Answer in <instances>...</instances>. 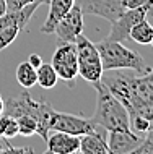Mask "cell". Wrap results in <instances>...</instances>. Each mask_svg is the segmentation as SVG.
Here are the masks:
<instances>
[{"instance_id":"1","label":"cell","mask_w":153,"mask_h":154,"mask_svg":"<svg viewBox=\"0 0 153 154\" xmlns=\"http://www.w3.org/2000/svg\"><path fill=\"white\" fill-rule=\"evenodd\" d=\"M114 75L101 76L103 85L119 99L129 112V119L140 117L153 130V68L142 76L126 75L114 70Z\"/></svg>"},{"instance_id":"2","label":"cell","mask_w":153,"mask_h":154,"mask_svg":"<svg viewBox=\"0 0 153 154\" xmlns=\"http://www.w3.org/2000/svg\"><path fill=\"white\" fill-rule=\"evenodd\" d=\"M96 89V109L91 117V122L96 127H101L104 130H130V119L129 112L124 107V104L119 101L109 89L103 85V81L94 83Z\"/></svg>"},{"instance_id":"3","label":"cell","mask_w":153,"mask_h":154,"mask_svg":"<svg viewBox=\"0 0 153 154\" xmlns=\"http://www.w3.org/2000/svg\"><path fill=\"white\" fill-rule=\"evenodd\" d=\"M54 107L51 104H47L44 99H34L31 97L30 91L24 89L20 96L16 97H10L5 101V109L3 114L10 115V117H20V115H31L38 122V131L36 135H39L44 141L47 140L49 133H51V119L54 114Z\"/></svg>"},{"instance_id":"4","label":"cell","mask_w":153,"mask_h":154,"mask_svg":"<svg viewBox=\"0 0 153 154\" xmlns=\"http://www.w3.org/2000/svg\"><path fill=\"white\" fill-rule=\"evenodd\" d=\"M98 52L101 57V63L104 72H114V70H134L139 73H147L150 66L145 63L143 57L139 52L126 47L124 42L119 41L104 39L96 44Z\"/></svg>"},{"instance_id":"5","label":"cell","mask_w":153,"mask_h":154,"mask_svg":"<svg viewBox=\"0 0 153 154\" xmlns=\"http://www.w3.org/2000/svg\"><path fill=\"white\" fill-rule=\"evenodd\" d=\"M75 45H77V60H78V76H81L85 81L91 83V85L101 81L104 70H103L101 57L96 44L91 42L88 37H85L83 32H81L75 39Z\"/></svg>"},{"instance_id":"6","label":"cell","mask_w":153,"mask_h":154,"mask_svg":"<svg viewBox=\"0 0 153 154\" xmlns=\"http://www.w3.org/2000/svg\"><path fill=\"white\" fill-rule=\"evenodd\" d=\"M153 7V0H148L145 5H140L137 8H129V10H124L119 18L113 21L111 24V31L107 34L106 39L109 41H119V42H124V41L129 39L130 29L135 26L139 21H142L143 18H147V15L150 13Z\"/></svg>"},{"instance_id":"7","label":"cell","mask_w":153,"mask_h":154,"mask_svg":"<svg viewBox=\"0 0 153 154\" xmlns=\"http://www.w3.org/2000/svg\"><path fill=\"white\" fill-rule=\"evenodd\" d=\"M51 65L64 81H73L78 76V60L75 42H59L52 54Z\"/></svg>"},{"instance_id":"8","label":"cell","mask_w":153,"mask_h":154,"mask_svg":"<svg viewBox=\"0 0 153 154\" xmlns=\"http://www.w3.org/2000/svg\"><path fill=\"white\" fill-rule=\"evenodd\" d=\"M96 125L91 122V119H85L80 115L73 114H65V112H57L54 110L52 119H51V130L52 131H65L70 135H86V133L96 130Z\"/></svg>"},{"instance_id":"9","label":"cell","mask_w":153,"mask_h":154,"mask_svg":"<svg viewBox=\"0 0 153 154\" xmlns=\"http://www.w3.org/2000/svg\"><path fill=\"white\" fill-rule=\"evenodd\" d=\"M83 11L80 7L73 5L62 18L57 21L52 32H56L59 42H75V39L83 32Z\"/></svg>"},{"instance_id":"10","label":"cell","mask_w":153,"mask_h":154,"mask_svg":"<svg viewBox=\"0 0 153 154\" xmlns=\"http://www.w3.org/2000/svg\"><path fill=\"white\" fill-rule=\"evenodd\" d=\"M83 15H96L107 20L109 23L116 21L124 11L121 0H75Z\"/></svg>"},{"instance_id":"11","label":"cell","mask_w":153,"mask_h":154,"mask_svg":"<svg viewBox=\"0 0 153 154\" xmlns=\"http://www.w3.org/2000/svg\"><path fill=\"white\" fill-rule=\"evenodd\" d=\"M142 136L132 130H111L107 138V148L109 154H127L134 152L135 148L142 143Z\"/></svg>"},{"instance_id":"12","label":"cell","mask_w":153,"mask_h":154,"mask_svg":"<svg viewBox=\"0 0 153 154\" xmlns=\"http://www.w3.org/2000/svg\"><path fill=\"white\" fill-rule=\"evenodd\" d=\"M47 152L52 154H75L80 149V136L65 131H54L47 136Z\"/></svg>"},{"instance_id":"13","label":"cell","mask_w":153,"mask_h":154,"mask_svg":"<svg viewBox=\"0 0 153 154\" xmlns=\"http://www.w3.org/2000/svg\"><path fill=\"white\" fill-rule=\"evenodd\" d=\"M47 5H49V11L46 16V21L41 26V32H44V34H51L54 31L57 21L75 5V0H49Z\"/></svg>"},{"instance_id":"14","label":"cell","mask_w":153,"mask_h":154,"mask_svg":"<svg viewBox=\"0 0 153 154\" xmlns=\"http://www.w3.org/2000/svg\"><path fill=\"white\" fill-rule=\"evenodd\" d=\"M38 7H39V3H28V5L18 8V10L7 11L3 16H0V31H2L3 28L10 26V24H16V26H20L21 29H24L26 24L30 23L31 16L34 15L36 10H38Z\"/></svg>"},{"instance_id":"15","label":"cell","mask_w":153,"mask_h":154,"mask_svg":"<svg viewBox=\"0 0 153 154\" xmlns=\"http://www.w3.org/2000/svg\"><path fill=\"white\" fill-rule=\"evenodd\" d=\"M78 152H81V154H109V148H107V141L103 136V133H100L96 128V130L80 136V149H78Z\"/></svg>"},{"instance_id":"16","label":"cell","mask_w":153,"mask_h":154,"mask_svg":"<svg viewBox=\"0 0 153 154\" xmlns=\"http://www.w3.org/2000/svg\"><path fill=\"white\" fill-rule=\"evenodd\" d=\"M16 81L23 89H31L38 81V75H36V68L33 66L30 62H21L16 66Z\"/></svg>"},{"instance_id":"17","label":"cell","mask_w":153,"mask_h":154,"mask_svg":"<svg viewBox=\"0 0 153 154\" xmlns=\"http://www.w3.org/2000/svg\"><path fill=\"white\" fill-rule=\"evenodd\" d=\"M151 37H153V26L147 21V18H143L142 21H139L134 28L130 29L129 39L134 41L137 44L147 45L151 42Z\"/></svg>"},{"instance_id":"18","label":"cell","mask_w":153,"mask_h":154,"mask_svg":"<svg viewBox=\"0 0 153 154\" xmlns=\"http://www.w3.org/2000/svg\"><path fill=\"white\" fill-rule=\"evenodd\" d=\"M36 75H38V81H36V85H39L41 88L44 89H51L54 86L57 85V81H59V76H57L56 70H54V66L51 63H41L38 68H36Z\"/></svg>"},{"instance_id":"19","label":"cell","mask_w":153,"mask_h":154,"mask_svg":"<svg viewBox=\"0 0 153 154\" xmlns=\"http://www.w3.org/2000/svg\"><path fill=\"white\" fill-rule=\"evenodd\" d=\"M16 123H18V135H21V136H33L38 131V122L31 115H20V117H16Z\"/></svg>"},{"instance_id":"20","label":"cell","mask_w":153,"mask_h":154,"mask_svg":"<svg viewBox=\"0 0 153 154\" xmlns=\"http://www.w3.org/2000/svg\"><path fill=\"white\" fill-rule=\"evenodd\" d=\"M21 31H23V29H21L20 26H16V24H10V26L3 28V29L0 31V52H2L3 49L8 47V45L13 42Z\"/></svg>"},{"instance_id":"21","label":"cell","mask_w":153,"mask_h":154,"mask_svg":"<svg viewBox=\"0 0 153 154\" xmlns=\"http://www.w3.org/2000/svg\"><path fill=\"white\" fill-rule=\"evenodd\" d=\"M134 154H153V130L145 131V138L142 140L139 148H135Z\"/></svg>"},{"instance_id":"22","label":"cell","mask_w":153,"mask_h":154,"mask_svg":"<svg viewBox=\"0 0 153 154\" xmlns=\"http://www.w3.org/2000/svg\"><path fill=\"white\" fill-rule=\"evenodd\" d=\"M16 135H18V123H16V119L10 117V119H8V122H7L5 130H3V136H2V138L11 140V138H15Z\"/></svg>"},{"instance_id":"23","label":"cell","mask_w":153,"mask_h":154,"mask_svg":"<svg viewBox=\"0 0 153 154\" xmlns=\"http://www.w3.org/2000/svg\"><path fill=\"white\" fill-rule=\"evenodd\" d=\"M28 3H39V5H43V3H49V0H8V11L18 10V8L28 5Z\"/></svg>"},{"instance_id":"24","label":"cell","mask_w":153,"mask_h":154,"mask_svg":"<svg viewBox=\"0 0 153 154\" xmlns=\"http://www.w3.org/2000/svg\"><path fill=\"white\" fill-rule=\"evenodd\" d=\"M147 2H148V0H121L124 10H129V8H137L140 5H145Z\"/></svg>"},{"instance_id":"25","label":"cell","mask_w":153,"mask_h":154,"mask_svg":"<svg viewBox=\"0 0 153 154\" xmlns=\"http://www.w3.org/2000/svg\"><path fill=\"white\" fill-rule=\"evenodd\" d=\"M28 62H30L34 68H38V66L43 63V59H41V55H38V54H31L30 59H28Z\"/></svg>"},{"instance_id":"26","label":"cell","mask_w":153,"mask_h":154,"mask_svg":"<svg viewBox=\"0 0 153 154\" xmlns=\"http://www.w3.org/2000/svg\"><path fill=\"white\" fill-rule=\"evenodd\" d=\"M8 11V0H0V16H3Z\"/></svg>"},{"instance_id":"27","label":"cell","mask_w":153,"mask_h":154,"mask_svg":"<svg viewBox=\"0 0 153 154\" xmlns=\"http://www.w3.org/2000/svg\"><path fill=\"white\" fill-rule=\"evenodd\" d=\"M3 109H5V101H3L2 94H0V114H3Z\"/></svg>"},{"instance_id":"28","label":"cell","mask_w":153,"mask_h":154,"mask_svg":"<svg viewBox=\"0 0 153 154\" xmlns=\"http://www.w3.org/2000/svg\"><path fill=\"white\" fill-rule=\"evenodd\" d=\"M150 44H151V45H153V37H151V42H150Z\"/></svg>"}]
</instances>
